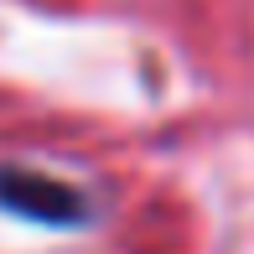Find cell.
Instances as JSON below:
<instances>
[{
    "label": "cell",
    "instance_id": "cell-1",
    "mask_svg": "<svg viewBox=\"0 0 254 254\" xmlns=\"http://www.w3.org/2000/svg\"><path fill=\"white\" fill-rule=\"evenodd\" d=\"M0 207L47 228H78L88 218V197L78 187L47 177V171H26V166H0Z\"/></svg>",
    "mask_w": 254,
    "mask_h": 254
}]
</instances>
